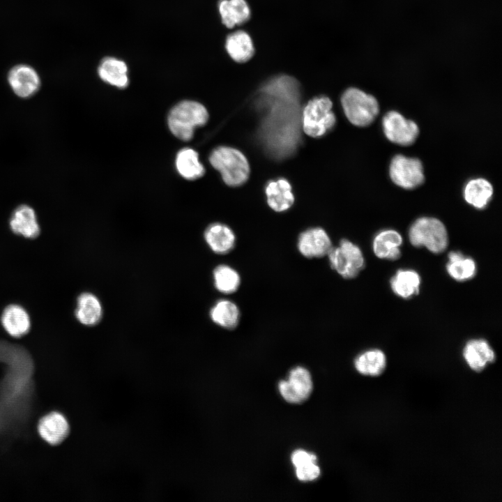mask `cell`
I'll return each instance as SVG.
<instances>
[{
	"mask_svg": "<svg viewBox=\"0 0 502 502\" xmlns=\"http://www.w3.org/2000/svg\"><path fill=\"white\" fill-rule=\"evenodd\" d=\"M75 314L78 321L84 326L96 325L102 315L100 301L96 296L90 292L81 294L77 300Z\"/></svg>",
	"mask_w": 502,
	"mask_h": 502,
	"instance_id": "19",
	"label": "cell"
},
{
	"mask_svg": "<svg viewBox=\"0 0 502 502\" xmlns=\"http://www.w3.org/2000/svg\"><path fill=\"white\" fill-rule=\"evenodd\" d=\"M225 49L229 56L238 63L248 61L254 52L250 36L241 30L233 32L227 37Z\"/></svg>",
	"mask_w": 502,
	"mask_h": 502,
	"instance_id": "23",
	"label": "cell"
},
{
	"mask_svg": "<svg viewBox=\"0 0 502 502\" xmlns=\"http://www.w3.org/2000/svg\"><path fill=\"white\" fill-rule=\"evenodd\" d=\"M296 477L301 481H311L320 475V469L316 462H310L296 467Z\"/></svg>",
	"mask_w": 502,
	"mask_h": 502,
	"instance_id": "30",
	"label": "cell"
},
{
	"mask_svg": "<svg viewBox=\"0 0 502 502\" xmlns=\"http://www.w3.org/2000/svg\"><path fill=\"white\" fill-rule=\"evenodd\" d=\"M402 242V236L396 230H382L373 240V252L379 259L395 261L401 257Z\"/></svg>",
	"mask_w": 502,
	"mask_h": 502,
	"instance_id": "16",
	"label": "cell"
},
{
	"mask_svg": "<svg viewBox=\"0 0 502 502\" xmlns=\"http://www.w3.org/2000/svg\"><path fill=\"white\" fill-rule=\"evenodd\" d=\"M265 192L268 206L276 212L288 210L294 202L291 185L284 178L270 181Z\"/></svg>",
	"mask_w": 502,
	"mask_h": 502,
	"instance_id": "18",
	"label": "cell"
},
{
	"mask_svg": "<svg viewBox=\"0 0 502 502\" xmlns=\"http://www.w3.org/2000/svg\"><path fill=\"white\" fill-rule=\"evenodd\" d=\"M409 238L412 245L425 247L434 254L444 252L448 244L446 228L435 218H418L409 228Z\"/></svg>",
	"mask_w": 502,
	"mask_h": 502,
	"instance_id": "3",
	"label": "cell"
},
{
	"mask_svg": "<svg viewBox=\"0 0 502 502\" xmlns=\"http://www.w3.org/2000/svg\"><path fill=\"white\" fill-rule=\"evenodd\" d=\"M8 83L19 97L26 98L35 94L40 85L37 72L27 65H18L8 73Z\"/></svg>",
	"mask_w": 502,
	"mask_h": 502,
	"instance_id": "11",
	"label": "cell"
},
{
	"mask_svg": "<svg viewBox=\"0 0 502 502\" xmlns=\"http://www.w3.org/2000/svg\"><path fill=\"white\" fill-rule=\"evenodd\" d=\"M213 276L215 289L222 294H233L240 287L239 273L228 265L220 264L216 266L213 270Z\"/></svg>",
	"mask_w": 502,
	"mask_h": 502,
	"instance_id": "29",
	"label": "cell"
},
{
	"mask_svg": "<svg viewBox=\"0 0 502 502\" xmlns=\"http://www.w3.org/2000/svg\"><path fill=\"white\" fill-rule=\"evenodd\" d=\"M387 365L386 356L379 349H370L360 353L354 360L358 372L367 376H379L382 374Z\"/></svg>",
	"mask_w": 502,
	"mask_h": 502,
	"instance_id": "21",
	"label": "cell"
},
{
	"mask_svg": "<svg viewBox=\"0 0 502 502\" xmlns=\"http://www.w3.org/2000/svg\"><path fill=\"white\" fill-rule=\"evenodd\" d=\"M279 390L282 397L288 402L298 404L304 402L312 390L310 373L303 367L292 369L288 380L280 382Z\"/></svg>",
	"mask_w": 502,
	"mask_h": 502,
	"instance_id": "9",
	"label": "cell"
},
{
	"mask_svg": "<svg viewBox=\"0 0 502 502\" xmlns=\"http://www.w3.org/2000/svg\"><path fill=\"white\" fill-rule=\"evenodd\" d=\"M332 107L331 100L326 96L310 100L303 110L302 124L305 133L312 137H319L333 128L336 120Z\"/></svg>",
	"mask_w": 502,
	"mask_h": 502,
	"instance_id": "5",
	"label": "cell"
},
{
	"mask_svg": "<svg viewBox=\"0 0 502 502\" xmlns=\"http://www.w3.org/2000/svg\"><path fill=\"white\" fill-rule=\"evenodd\" d=\"M218 10L223 24L233 28L247 22L250 17V8L245 0H220Z\"/></svg>",
	"mask_w": 502,
	"mask_h": 502,
	"instance_id": "22",
	"label": "cell"
},
{
	"mask_svg": "<svg viewBox=\"0 0 502 502\" xmlns=\"http://www.w3.org/2000/svg\"><path fill=\"white\" fill-rule=\"evenodd\" d=\"M327 256L331 268L344 279L355 278L365 266L360 248L348 239H342Z\"/></svg>",
	"mask_w": 502,
	"mask_h": 502,
	"instance_id": "6",
	"label": "cell"
},
{
	"mask_svg": "<svg viewBox=\"0 0 502 502\" xmlns=\"http://www.w3.org/2000/svg\"><path fill=\"white\" fill-rule=\"evenodd\" d=\"M493 195V187L486 179L470 180L465 185L464 197L466 201L478 209L485 208Z\"/></svg>",
	"mask_w": 502,
	"mask_h": 502,
	"instance_id": "27",
	"label": "cell"
},
{
	"mask_svg": "<svg viewBox=\"0 0 502 502\" xmlns=\"http://www.w3.org/2000/svg\"><path fill=\"white\" fill-rule=\"evenodd\" d=\"M175 164L178 174L185 179L195 180L205 173L198 153L190 148H185L178 152Z\"/></svg>",
	"mask_w": 502,
	"mask_h": 502,
	"instance_id": "28",
	"label": "cell"
},
{
	"mask_svg": "<svg viewBox=\"0 0 502 502\" xmlns=\"http://www.w3.org/2000/svg\"><path fill=\"white\" fill-rule=\"evenodd\" d=\"M1 324L5 330L13 337H20L28 333L31 321L28 312L17 304L8 305L1 317Z\"/></svg>",
	"mask_w": 502,
	"mask_h": 502,
	"instance_id": "17",
	"label": "cell"
},
{
	"mask_svg": "<svg viewBox=\"0 0 502 502\" xmlns=\"http://www.w3.org/2000/svg\"><path fill=\"white\" fill-rule=\"evenodd\" d=\"M211 165L221 174L229 186H239L248 178L250 166L245 156L238 150L229 146H219L209 156Z\"/></svg>",
	"mask_w": 502,
	"mask_h": 502,
	"instance_id": "2",
	"label": "cell"
},
{
	"mask_svg": "<svg viewBox=\"0 0 502 502\" xmlns=\"http://www.w3.org/2000/svg\"><path fill=\"white\" fill-rule=\"evenodd\" d=\"M209 314L213 322L228 330L236 328L241 319L238 307L227 299L218 301L211 308Z\"/></svg>",
	"mask_w": 502,
	"mask_h": 502,
	"instance_id": "25",
	"label": "cell"
},
{
	"mask_svg": "<svg viewBox=\"0 0 502 502\" xmlns=\"http://www.w3.org/2000/svg\"><path fill=\"white\" fill-rule=\"evenodd\" d=\"M98 73L102 81L116 87L124 89L128 84V66L116 58L106 57L102 60Z\"/></svg>",
	"mask_w": 502,
	"mask_h": 502,
	"instance_id": "20",
	"label": "cell"
},
{
	"mask_svg": "<svg viewBox=\"0 0 502 502\" xmlns=\"http://www.w3.org/2000/svg\"><path fill=\"white\" fill-rule=\"evenodd\" d=\"M297 248L303 257L314 259L327 256L333 245L328 234L324 229L313 227L300 234Z\"/></svg>",
	"mask_w": 502,
	"mask_h": 502,
	"instance_id": "10",
	"label": "cell"
},
{
	"mask_svg": "<svg viewBox=\"0 0 502 502\" xmlns=\"http://www.w3.org/2000/svg\"><path fill=\"white\" fill-rule=\"evenodd\" d=\"M291 459L294 466L297 467L307 462H316L317 456L312 453L299 449L292 453Z\"/></svg>",
	"mask_w": 502,
	"mask_h": 502,
	"instance_id": "31",
	"label": "cell"
},
{
	"mask_svg": "<svg viewBox=\"0 0 502 502\" xmlns=\"http://www.w3.org/2000/svg\"><path fill=\"white\" fill-rule=\"evenodd\" d=\"M9 225L14 234L26 238H35L39 236L40 231L35 211L25 204L20 205L14 210Z\"/></svg>",
	"mask_w": 502,
	"mask_h": 502,
	"instance_id": "14",
	"label": "cell"
},
{
	"mask_svg": "<svg viewBox=\"0 0 502 502\" xmlns=\"http://www.w3.org/2000/svg\"><path fill=\"white\" fill-rule=\"evenodd\" d=\"M389 174L395 184L404 189H413L421 185L425 179L421 161L403 155L393 158Z\"/></svg>",
	"mask_w": 502,
	"mask_h": 502,
	"instance_id": "7",
	"label": "cell"
},
{
	"mask_svg": "<svg viewBox=\"0 0 502 502\" xmlns=\"http://www.w3.org/2000/svg\"><path fill=\"white\" fill-rule=\"evenodd\" d=\"M462 354L469 368L476 372H482L496 360L494 351L484 339L469 340L464 347Z\"/></svg>",
	"mask_w": 502,
	"mask_h": 502,
	"instance_id": "12",
	"label": "cell"
},
{
	"mask_svg": "<svg viewBox=\"0 0 502 502\" xmlns=\"http://www.w3.org/2000/svg\"><path fill=\"white\" fill-rule=\"evenodd\" d=\"M208 114L201 103L184 100L176 105L168 115V126L172 133L178 139L189 141L197 126H204Z\"/></svg>",
	"mask_w": 502,
	"mask_h": 502,
	"instance_id": "1",
	"label": "cell"
},
{
	"mask_svg": "<svg viewBox=\"0 0 502 502\" xmlns=\"http://www.w3.org/2000/svg\"><path fill=\"white\" fill-rule=\"evenodd\" d=\"M446 271L454 280L464 282L472 279L476 273L475 261L459 251H451L448 255Z\"/></svg>",
	"mask_w": 502,
	"mask_h": 502,
	"instance_id": "26",
	"label": "cell"
},
{
	"mask_svg": "<svg viewBox=\"0 0 502 502\" xmlns=\"http://www.w3.org/2000/svg\"><path fill=\"white\" fill-rule=\"evenodd\" d=\"M420 275L412 269H400L391 277L390 287L398 296L407 299L416 296L420 290Z\"/></svg>",
	"mask_w": 502,
	"mask_h": 502,
	"instance_id": "24",
	"label": "cell"
},
{
	"mask_svg": "<svg viewBox=\"0 0 502 502\" xmlns=\"http://www.w3.org/2000/svg\"><path fill=\"white\" fill-rule=\"evenodd\" d=\"M204 239L211 250L218 254L231 252L236 245V236L227 225L215 222L210 225L204 231Z\"/></svg>",
	"mask_w": 502,
	"mask_h": 502,
	"instance_id": "15",
	"label": "cell"
},
{
	"mask_svg": "<svg viewBox=\"0 0 502 502\" xmlns=\"http://www.w3.org/2000/svg\"><path fill=\"white\" fill-rule=\"evenodd\" d=\"M341 104L348 120L359 127L371 124L379 112L378 101L373 96L354 87L343 93Z\"/></svg>",
	"mask_w": 502,
	"mask_h": 502,
	"instance_id": "4",
	"label": "cell"
},
{
	"mask_svg": "<svg viewBox=\"0 0 502 502\" xmlns=\"http://www.w3.org/2000/svg\"><path fill=\"white\" fill-rule=\"evenodd\" d=\"M69 429L66 417L57 411L45 415L38 424L39 435L50 445L61 443L67 437Z\"/></svg>",
	"mask_w": 502,
	"mask_h": 502,
	"instance_id": "13",
	"label": "cell"
},
{
	"mask_svg": "<svg viewBox=\"0 0 502 502\" xmlns=\"http://www.w3.org/2000/svg\"><path fill=\"white\" fill-rule=\"evenodd\" d=\"M382 128L389 141L401 146L412 144L419 134L418 125L396 111H390L383 116Z\"/></svg>",
	"mask_w": 502,
	"mask_h": 502,
	"instance_id": "8",
	"label": "cell"
}]
</instances>
